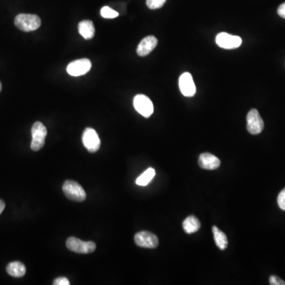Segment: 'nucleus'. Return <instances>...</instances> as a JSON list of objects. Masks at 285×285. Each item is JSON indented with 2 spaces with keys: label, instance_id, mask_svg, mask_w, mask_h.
<instances>
[{
  "label": "nucleus",
  "instance_id": "obj_1",
  "mask_svg": "<svg viewBox=\"0 0 285 285\" xmlns=\"http://www.w3.org/2000/svg\"><path fill=\"white\" fill-rule=\"evenodd\" d=\"M15 24L18 29L24 32H31L40 27L42 21L39 17L29 14H20L17 15Z\"/></svg>",
  "mask_w": 285,
  "mask_h": 285
},
{
  "label": "nucleus",
  "instance_id": "obj_2",
  "mask_svg": "<svg viewBox=\"0 0 285 285\" xmlns=\"http://www.w3.org/2000/svg\"><path fill=\"white\" fill-rule=\"evenodd\" d=\"M32 142L30 148L33 152L40 151L45 145V138L47 135V128L40 121H37L33 124L32 129Z\"/></svg>",
  "mask_w": 285,
  "mask_h": 285
},
{
  "label": "nucleus",
  "instance_id": "obj_3",
  "mask_svg": "<svg viewBox=\"0 0 285 285\" xmlns=\"http://www.w3.org/2000/svg\"><path fill=\"white\" fill-rule=\"evenodd\" d=\"M63 191L67 198L74 201L81 202L87 198L85 190L75 181H66L63 186Z\"/></svg>",
  "mask_w": 285,
  "mask_h": 285
},
{
  "label": "nucleus",
  "instance_id": "obj_4",
  "mask_svg": "<svg viewBox=\"0 0 285 285\" xmlns=\"http://www.w3.org/2000/svg\"><path fill=\"white\" fill-rule=\"evenodd\" d=\"M66 245L69 251L77 254H90L96 250V244L94 242H84L75 237L67 238Z\"/></svg>",
  "mask_w": 285,
  "mask_h": 285
},
{
  "label": "nucleus",
  "instance_id": "obj_5",
  "mask_svg": "<svg viewBox=\"0 0 285 285\" xmlns=\"http://www.w3.org/2000/svg\"><path fill=\"white\" fill-rule=\"evenodd\" d=\"M133 105L139 114L148 118L154 112V105L150 98L144 94H137L133 99Z\"/></svg>",
  "mask_w": 285,
  "mask_h": 285
},
{
  "label": "nucleus",
  "instance_id": "obj_6",
  "mask_svg": "<svg viewBox=\"0 0 285 285\" xmlns=\"http://www.w3.org/2000/svg\"><path fill=\"white\" fill-rule=\"evenodd\" d=\"M83 142L90 153H95L99 150L101 140L98 133L91 128H86L83 134Z\"/></svg>",
  "mask_w": 285,
  "mask_h": 285
},
{
  "label": "nucleus",
  "instance_id": "obj_7",
  "mask_svg": "<svg viewBox=\"0 0 285 285\" xmlns=\"http://www.w3.org/2000/svg\"><path fill=\"white\" fill-rule=\"evenodd\" d=\"M135 244L139 247L155 249L159 245V238L153 233L142 231L135 234L134 238Z\"/></svg>",
  "mask_w": 285,
  "mask_h": 285
},
{
  "label": "nucleus",
  "instance_id": "obj_8",
  "mask_svg": "<svg viewBox=\"0 0 285 285\" xmlns=\"http://www.w3.org/2000/svg\"><path fill=\"white\" fill-rule=\"evenodd\" d=\"M246 121H247L248 132L252 135H258L262 132L264 128V122L258 110L253 109L248 113L246 116Z\"/></svg>",
  "mask_w": 285,
  "mask_h": 285
},
{
  "label": "nucleus",
  "instance_id": "obj_9",
  "mask_svg": "<svg viewBox=\"0 0 285 285\" xmlns=\"http://www.w3.org/2000/svg\"><path fill=\"white\" fill-rule=\"evenodd\" d=\"M216 42L219 47L225 49H234L239 47L242 43V38L233 36L228 33H220L216 38Z\"/></svg>",
  "mask_w": 285,
  "mask_h": 285
},
{
  "label": "nucleus",
  "instance_id": "obj_10",
  "mask_svg": "<svg viewBox=\"0 0 285 285\" xmlns=\"http://www.w3.org/2000/svg\"><path fill=\"white\" fill-rule=\"evenodd\" d=\"M91 68V62L88 59H80L69 63L67 67V72L70 76H83L87 74Z\"/></svg>",
  "mask_w": 285,
  "mask_h": 285
},
{
  "label": "nucleus",
  "instance_id": "obj_11",
  "mask_svg": "<svg viewBox=\"0 0 285 285\" xmlns=\"http://www.w3.org/2000/svg\"><path fill=\"white\" fill-rule=\"evenodd\" d=\"M179 88L186 97H193L196 94L195 83L190 73H185L179 78Z\"/></svg>",
  "mask_w": 285,
  "mask_h": 285
},
{
  "label": "nucleus",
  "instance_id": "obj_12",
  "mask_svg": "<svg viewBox=\"0 0 285 285\" xmlns=\"http://www.w3.org/2000/svg\"><path fill=\"white\" fill-rule=\"evenodd\" d=\"M157 38L154 36H148L144 38L138 45L136 53L139 56H146L150 54L157 46Z\"/></svg>",
  "mask_w": 285,
  "mask_h": 285
},
{
  "label": "nucleus",
  "instance_id": "obj_13",
  "mask_svg": "<svg viewBox=\"0 0 285 285\" xmlns=\"http://www.w3.org/2000/svg\"><path fill=\"white\" fill-rule=\"evenodd\" d=\"M199 166L204 170H216L220 167V160L210 153H203L200 155L198 159Z\"/></svg>",
  "mask_w": 285,
  "mask_h": 285
},
{
  "label": "nucleus",
  "instance_id": "obj_14",
  "mask_svg": "<svg viewBox=\"0 0 285 285\" xmlns=\"http://www.w3.org/2000/svg\"><path fill=\"white\" fill-rule=\"evenodd\" d=\"M79 32L86 40L92 39L95 34V28L94 23L90 20H83L79 24Z\"/></svg>",
  "mask_w": 285,
  "mask_h": 285
},
{
  "label": "nucleus",
  "instance_id": "obj_15",
  "mask_svg": "<svg viewBox=\"0 0 285 285\" xmlns=\"http://www.w3.org/2000/svg\"><path fill=\"white\" fill-rule=\"evenodd\" d=\"M7 272L14 277H22L26 273L25 265L20 262H13L7 266Z\"/></svg>",
  "mask_w": 285,
  "mask_h": 285
},
{
  "label": "nucleus",
  "instance_id": "obj_16",
  "mask_svg": "<svg viewBox=\"0 0 285 285\" xmlns=\"http://www.w3.org/2000/svg\"><path fill=\"white\" fill-rule=\"evenodd\" d=\"M183 227L185 232L187 233V234H193V233L197 232L200 228V220L194 216H190L184 220Z\"/></svg>",
  "mask_w": 285,
  "mask_h": 285
},
{
  "label": "nucleus",
  "instance_id": "obj_17",
  "mask_svg": "<svg viewBox=\"0 0 285 285\" xmlns=\"http://www.w3.org/2000/svg\"><path fill=\"white\" fill-rule=\"evenodd\" d=\"M212 233L214 235V240L217 246L220 248L221 251H224L226 248L228 247V240L225 233L220 231L217 227L213 226Z\"/></svg>",
  "mask_w": 285,
  "mask_h": 285
},
{
  "label": "nucleus",
  "instance_id": "obj_18",
  "mask_svg": "<svg viewBox=\"0 0 285 285\" xmlns=\"http://www.w3.org/2000/svg\"><path fill=\"white\" fill-rule=\"evenodd\" d=\"M155 175V170H154L153 168H148L146 171L144 172V173L136 179L135 181V183L138 185V186H146L149 184L151 181L153 179V177Z\"/></svg>",
  "mask_w": 285,
  "mask_h": 285
},
{
  "label": "nucleus",
  "instance_id": "obj_19",
  "mask_svg": "<svg viewBox=\"0 0 285 285\" xmlns=\"http://www.w3.org/2000/svg\"><path fill=\"white\" fill-rule=\"evenodd\" d=\"M101 15L105 18H114L118 17L119 14L109 7H103L101 10Z\"/></svg>",
  "mask_w": 285,
  "mask_h": 285
},
{
  "label": "nucleus",
  "instance_id": "obj_20",
  "mask_svg": "<svg viewBox=\"0 0 285 285\" xmlns=\"http://www.w3.org/2000/svg\"><path fill=\"white\" fill-rule=\"evenodd\" d=\"M166 0H147V6L152 10L159 9L162 8Z\"/></svg>",
  "mask_w": 285,
  "mask_h": 285
},
{
  "label": "nucleus",
  "instance_id": "obj_21",
  "mask_svg": "<svg viewBox=\"0 0 285 285\" xmlns=\"http://www.w3.org/2000/svg\"><path fill=\"white\" fill-rule=\"evenodd\" d=\"M278 205L282 210L285 211V188L279 193L277 197Z\"/></svg>",
  "mask_w": 285,
  "mask_h": 285
},
{
  "label": "nucleus",
  "instance_id": "obj_22",
  "mask_svg": "<svg viewBox=\"0 0 285 285\" xmlns=\"http://www.w3.org/2000/svg\"><path fill=\"white\" fill-rule=\"evenodd\" d=\"M269 283L271 285H285V281L276 276H271L269 277Z\"/></svg>",
  "mask_w": 285,
  "mask_h": 285
},
{
  "label": "nucleus",
  "instance_id": "obj_23",
  "mask_svg": "<svg viewBox=\"0 0 285 285\" xmlns=\"http://www.w3.org/2000/svg\"><path fill=\"white\" fill-rule=\"evenodd\" d=\"M54 285H70V282L66 277H58L53 281Z\"/></svg>",
  "mask_w": 285,
  "mask_h": 285
},
{
  "label": "nucleus",
  "instance_id": "obj_24",
  "mask_svg": "<svg viewBox=\"0 0 285 285\" xmlns=\"http://www.w3.org/2000/svg\"><path fill=\"white\" fill-rule=\"evenodd\" d=\"M278 15H280L281 18H285V3L282 4L278 8Z\"/></svg>",
  "mask_w": 285,
  "mask_h": 285
},
{
  "label": "nucleus",
  "instance_id": "obj_25",
  "mask_svg": "<svg viewBox=\"0 0 285 285\" xmlns=\"http://www.w3.org/2000/svg\"><path fill=\"white\" fill-rule=\"evenodd\" d=\"M4 208H5V203L2 200H0V215L4 211Z\"/></svg>",
  "mask_w": 285,
  "mask_h": 285
},
{
  "label": "nucleus",
  "instance_id": "obj_26",
  "mask_svg": "<svg viewBox=\"0 0 285 285\" xmlns=\"http://www.w3.org/2000/svg\"><path fill=\"white\" fill-rule=\"evenodd\" d=\"M1 90H2V84L0 83V92H1Z\"/></svg>",
  "mask_w": 285,
  "mask_h": 285
}]
</instances>
